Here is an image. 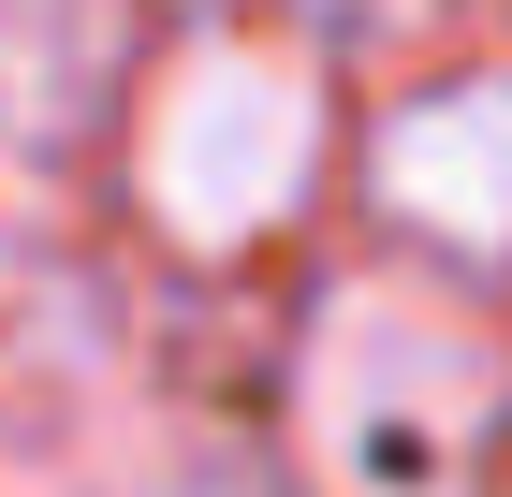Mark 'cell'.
<instances>
[{
  "label": "cell",
  "mask_w": 512,
  "mask_h": 497,
  "mask_svg": "<svg viewBox=\"0 0 512 497\" xmlns=\"http://www.w3.org/2000/svg\"><path fill=\"white\" fill-rule=\"evenodd\" d=\"M322 161V74L293 44H191L176 74L147 88V220L176 249H249V234L293 220Z\"/></svg>",
  "instance_id": "2"
},
{
  "label": "cell",
  "mask_w": 512,
  "mask_h": 497,
  "mask_svg": "<svg viewBox=\"0 0 512 497\" xmlns=\"http://www.w3.org/2000/svg\"><path fill=\"white\" fill-rule=\"evenodd\" d=\"M147 497H264V468L249 454H176V468H147Z\"/></svg>",
  "instance_id": "4"
},
{
  "label": "cell",
  "mask_w": 512,
  "mask_h": 497,
  "mask_svg": "<svg viewBox=\"0 0 512 497\" xmlns=\"http://www.w3.org/2000/svg\"><path fill=\"white\" fill-rule=\"evenodd\" d=\"M381 205L454 249H512V74H469L381 132Z\"/></svg>",
  "instance_id": "3"
},
{
  "label": "cell",
  "mask_w": 512,
  "mask_h": 497,
  "mask_svg": "<svg viewBox=\"0 0 512 497\" xmlns=\"http://www.w3.org/2000/svg\"><path fill=\"white\" fill-rule=\"evenodd\" d=\"M293 410H308V454L337 468V497H469L498 454V351L425 278H352L308 322Z\"/></svg>",
  "instance_id": "1"
}]
</instances>
